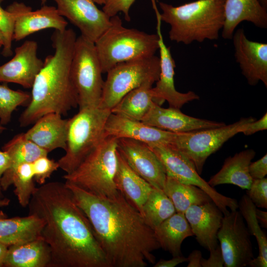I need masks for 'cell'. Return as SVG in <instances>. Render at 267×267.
I'll list each match as a JSON object with an SVG mask.
<instances>
[{
	"mask_svg": "<svg viewBox=\"0 0 267 267\" xmlns=\"http://www.w3.org/2000/svg\"><path fill=\"white\" fill-rule=\"evenodd\" d=\"M197 242L210 251L216 248L223 214L213 202L193 205L184 213Z\"/></svg>",
	"mask_w": 267,
	"mask_h": 267,
	"instance_id": "21",
	"label": "cell"
},
{
	"mask_svg": "<svg viewBox=\"0 0 267 267\" xmlns=\"http://www.w3.org/2000/svg\"><path fill=\"white\" fill-rule=\"evenodd\" d=\"M256 207L245 194L241 198L239 203V211L245 220L247 227L251 234L254 235L259 247V255L249 263L251 267H267V237L261 229L256 217Z\"/></svg>",
	"mask_w": 267,
	"mask_h": 267,
	"instance_id": "32",
	"label": "cell"
},
{
	"mask_svg": "<svg viewBox=\"0 0 267 267\" xmlns=\"http://www.w3.org/2000/svg\"><path fill=\"white\" fill-rule=\"evenodd\" d=\"M210 252L208 259L203 257L201 260V265L202 267H222L224 261L220 246L218 245L216 248Z\"/></svg>",
	"mask_w": 267,
	"mask_h": 267,
	"instance_id": "41",
	"label": "cell"
},
{
	"mask_svg": "<svg viewBox=\"0 0 267 267\" xmlns=\"http://www.w3.org/2000/svg\"><path fill=\"white\" fill-rule=\"evenodd\" d=\"M135 0H106L103 5L102 10L110 17L122 12L127 22L131 21L130 9Z\"/></svg>",
	"mask_w": 267,
	"mask_h": 267,
	"instance_id": "39",
	"label": "cell"
},
{
	"mask_svg": "<svg viewBox=\"0 0 267 267\" xmlns=\"http://www.w3.org/2000/svg\"><path fill=\"white\" fill-rule=\"evenodd\" d=\"M93 0L95 3H97L100 5H103L105 3L106 0Z\"/></svg>",
	"mask_w": 267,
	"mask_h": 267,
	"instance_id": "50",
	"label": "cell"
},
{
	"mask_svg": "<svg viewBox=\"0 0 267 267\" xmlns=\"http://www.w3.org/2000/svg\"><path fill=\"white\" fill-rule=\"evenodd\" d=\"M42 4H44L46 2L47 0H40Z\"/></svg>",
	"mask_w": 267,
	"mask_h": 267,
	"instance_id": "54",
	"label": "cell"
},
{
	"mask_svg": "<svg viewBox=\"0 0 267 267\" xmlns=\"http://www.w3.org/2000/svg\"><path fill=\"white\" fill-rule=\"evenodd\" d=\"M202 254L200 251L194 250L192 251L187 257V267H201V260Z\"/></svg>",
	"mask_w": 267,
	"mask_h": 267,
	"instance_id": "45",
	"label": "cell"
},
{
	"mask_svg": "<svg viewBox=\"0 0 267 267\" xmlns=\"http://www.w3.org/2000/svg\"><path fill=\"white\" fill-rule=\"evenodd\" d=\"M42 219L32 215L0 219V242L8 246L23 243L41 236Z\"/></svg>",
	"mask_w": 267,
	"mask_h": 267,
	"instance_id": "27",
	"label": "cell"
},
{
	"mask_svg": "<svg viewBox=\"0 0 267 267\" xmlns=\"http://www.w3.org/2000/svg\"><path fill=\"white\" fill-rule=\"evenodd\" d=\"M102 74L94 43L80 35L75 42L70 68L79 109L99 106L104 82Z\"/></svg>",
	"mask_w": 267,
	"mask_h": 267,
	"instance_id": "9",
	"label": "cell"
},
{
	"mask_svg": "<svg viewBox=\"0 0 267 267\" xmlns=\"http://www.w3.org/2000/svg\"><path fill=\"white\" fill-rule=\"evenodd\" d=\"M255 215L257 220L261 227L267 228V212L261 210L256 207Z\"/></svg>",
	"mask_w": 267,
	"mask_h": 267,
	"instance_id": "46",
	"label": "cell"
},
{
	"mask_svg": "<svg viewBox=\"0 0 267 267\" xmlns=\"http://www.w3.org/2000/svg\"><path fill=\"white\" fill-rule=\"evenodd\" d=\"M255 120L252 117L242 118L228 125L177 134L172 144L193 163L200 175L207 158L229 138L242 133L247 124Z\"/></svg>",
	"mask_w": 267,
	"mask_h": 267,
	"instance_id": "10",
	"label": "cell"
},
{
	"mask_svg": "<svg viewBox=\"0 0 267 267\" xmlns=\"http://www.w3.org/2000/svg\"><path fill=\"white\" fill-rule=\"evenodd\" d=\"M110 19V26L94 43L103 74L120 63L155 55L159 48L157 34L126 28L118 15Z\"/></svg>",
	"mask_w": 267,
	"mask_h": 267,
	"instance_id": "5",
	"label": "cell"
},
{
	"mask_svg": "<svg viewBox=\"0 0 267 267\" xmlns=\"http://www.w3.org/2000/svg\"><path fill=\"white\" fill-rule=\"evenodd\" d=\"M114 181L118 190L142 216L143 205L154 187L136 174L118 151V166Z\"/></svg>",
	"mask_w": 267,
	"mask_h": 267,
	"instance_id": "24",
	"label": "cell"
},
{
	"mask_svg": "<svg viewBox=\"0 0 267 267\" xmlns=\"http://www.w3.org/2000/svg\"><path fill=\"white\" fill-rule=\"evenodd\" d=\"M32 163L34 180L40 184H43L52 173L59 168L57 161L50 159L47 156H41Z\"/></svg>",
	"mask_w": 267,
	"mask_h": 267,
	"instance_id": "37",
	"label": "cell"
},
{
	"mask_svg": "<svg viewBox=\"0 0 267 267\" xmlns=\"http://www.w3.org/2000/svg\"><path fill=\"white\" fill-rule=\"evenodd\" d=\"M111 113L99 106L89 107L68 119L65 153L57 161L66 174L74 171L106 137L105 126Z\"/></svg>",
	"mask_w": 267,
	"mask_h": 267,
	"instance_id": "7",
	"label": "cell"
},
{
	"mask_svg": "<svg viewBox=\"0 0 267 267\" xmlns=\"http://www.w3.org/2000/svg\"><path fill=\"white\" fill-rule=\"evenodd\" d=\"M118 138L106 136L72 173L65 182L96 196L113 198L120 192L114 178L118 166Z\"/></svg>",
	"mask_w": 267,
	"mask_h": 267,
	"instance_id": "6",
	"label": "cell"
},
{
	"mask_svg": "<svg viewBox=\"0 0 267 267\" xmlns=\"http://www.w3.org/2000/svg\"><path fill=\"white\" fill-rule=\"evenodd\" d=\"M6 10L14 18L13 40L19 41L40 31L48 28L63 31L68 22L59 13L56 7L44 5L40 9L32 8L22 2L14 1Z\"/></svg>",
	"mask_w": 267,
	"mask_h": 267,
	"instance_id": "16",
	"label": "cell"
},
{
	"mask_svg": "<svg viewBox=\"0 0 267 267\" xmlns=\"http://www.w3.org/2000/svg\"><path fill=\"white\" fill-rule=\"evenodd\" d=\"M34 180L32 163H24L18 166L10 177L9 185H14V193L20 205L23 207L28 206L36 188Z\"/></svg>",
	"mask_w": 267,
	"mask_h": 267,
	"instance_id": "34",
	"label": "cell"
},
{
	"mask_svg": "<svg viewBox=\"0 0 267 267\" xmlns=\"http://www.w3.org/2000/svg\"><path fill=\"white\" fill-rule=\"evenodd\" d=\"M225 0H197L179 6L159 1L162 21L169 24V38L178 43L218 39L224 21Z\"/></svg>",
	"mask_w": 267,
	"mask_h": 267,
	"instance_id": "4",
	"label": "cell"
},
{
	"mask_svg": "<svg viewBox=\"0 0 267 267\" xmlns=\"http://www.w3.org/2000/svg\"><path fill=\"white\" fill-rule=\"evenodd\" d=\"M117 150L128 166L153 187L163 190L167 175L164 167L146 143L119 138Z\"/></svg>",
	"mask_w": 267,
	"mask_h": 267,
	"instance_id": "14",
	"label": "cell"
},
{
	"mask_svg": "<svg viewBox=\"0 0 267 267\" xmlns=\"http://www.w3.org/2000/svg\"><path fill=\"white\" fill-rule=\"evenodd\" d=\"M10 158V165L3 173L0 181L2 190L10 186L9 180L15 169L24 163H32L37 158L47 156L48 152L27 139L24 133L15 135L2 147Z\"/></svg>",
	"mask_w": 267,
	"mask_h": 267,
	"instance_id": "28",
	"label": "cell"
},
{
	"mask_svg": "<svg viewBox=\"0 0 267 267\" xmlns=\"http://www.w3.org/2000/svg\"><path fill=\"white\" fill-rule=\"evenodd\" d=\"M160 248L173 257L182 255L181 246L183 240L193 235L184 214L176 212L154 230Z\"/></svg>",
	"mask_w": 267,
	"mask_h": 267,
	"instance_id": "29",
	"label": "cell"
},
{
	"mask_svg": "<svg viewBox=\"0 0 267 267\" xmlns=\"http://www.w3.org/2000/svg\"><path fill=\"white\" fill-rule=\"evenodd\" d=\"M5 130H6V128L1 125H0V134H1Z\"/></svg>",
	"mask_w": 267,
	"mask_h": 267,
	"instance_id": "53",
	"label": "cell"
},
{
	"mask_svg": "<svg viewBox=\"0 0 267 267\" xmlns=\"http://www.w3.org/2000/svg\"><path fill=\"white\" fill-rule=\"evenodd\" d=\"M256 207L267 208V178L253 179L246 194Z\"/></svg>",
	"mask_w": 267,
	"mask_h": 267,
	"instance_id": "38",
	"label": "cell"
},
{
	"mask_svg": "<svg viewBox=\"0 0 267 267\" xmlns=\"http://www.w3.org/2000/svg\"><path fill=\"white\" fill-rule=\"evenodd\" d=\"M187 257L183 256H174L170 260L160 259L154 265V267H175L178 265L187 262Z\"/></svg>",
	"mask_w": 267,
	"mask_h": 267,
	"instance_id": "43",
	"label": "cell"
},
{
	"mask_svg": "<svg viewBox=\"0 0 267 267\" xmlns=\"http://www.w3.org/2000/svg\"><path fill=\"white\" fill-rule=\"evenodd\" d=\"M3 0H0V32L3 35L4 44L2 54L8 57L12 54V42L14 26V18L12 13L4 9L1 5Z\"/></svg>",
	"mask_w": 267,
	"mask_h": 267,
	"instance_id": "36",
	"label": "cell"
},
{
	"mask_svg": "<svg viewBox=\"0 0 267 267\" xmlns=\"http://www.w3.org/2000/svg\"><path fill=\"white\" fill-rule=\"evenodd\" d=\"M51 251L41 237L8 248L4 261L5 267H48Z\"/></svg>",
	"mask_w": 267,
	"mask_h": 267,
	"instance_id": "26",
	"label": "cell"
},
{
	"mask_svg": "<svg viewBox=\"0 0 267 267\" xmlns=\"http://www.w3.org/2000/svg\"><path fill=\"white\" fill-rule=\"evenodd\" d=\"M10 165V158L4 151L0 150V198H4L2 189L0 184L1 177Z\"/></svg>",
	"mask_w": 267,
	"mask_h": 267,
	"instance_id": "44",
	"label": "cell"
},
{
	"mask_svg": "<svg viewBox=\"0 0 267 267\" xmlns=\"http://www.w3.org/2000/svg\"><path fill=\"white\" fill-rule=\"evenodd\" d=\"M155 11L157 25L156 34L158 37L160 53V74L156 86L152 88L154 101L161 105L165 101L168 102L169 107L180 109L182 106L193 100L198 99L199 96L192 91L186 93L178 91L174 83L176 64L173 59L170 46L164 43L161 31L162 21L155 0H151Z\"/></svg>",
	"mask_w": 267,
	"mask_h": 267,
	"instance_id": "13",
	"label": "cell"
},
{
	"mask_svg": "<svg viewBox=\"0 0 267 267\" xmlns=\"http://www.w3.org/2000/svg\"><path fill=\"white\" fill-rule=\"evenodd\" d=\"M104 82L99 107L110 110L133 89L156 82L159 77V58L153 55L120 63L112 68Z\"/></svg>",
	"mask_w": 267,
	"mask_h": 267,
	"instance_id": "8",
	"label": "cell"
},
{
	"mask_svg": "<svg viewBox=\"0 0 267 267\" xmlns=\"http://www.w3.org/2000/svg\"><path fill=\"white\" fill-rule=\"evenodd\" d=\"M260 3L264 6L265 8H267V0H259Z\"/></svg>",
	"mask_w": 267,
	"mask_h": 267,
	"instance_id": "51",
	"label": "cell"
},
{
	"mask_svg": "<svg viewBox=\"0 0 267 267\" xmlns=\"http://www.w3.org/2000/svg\"><path fill=\"white\" fill-rule=\"evenodd\" d=\"M7 250L8 246L0 242V267H3Z\"/></svg>",
	"mask_w": 267,
	"mask_h": 267,
	"instance_id": "47",
	"label": "cell"
},
{
	"mask_svg": "<svg viewBox=\"0 0 267 267\" xmlns=\"http://www.w3.org/2000/svg\"><path fill=\"white\" fill-rule=\"evenodd\" d=\"M153 85L145 83L127 93L111 109V113L141 121L155 102L152 92Z\"/></svg>",
	"mask_w": 267,
	"mask_h": 267,
	"instance_id": "30",
	"label": "cell"
},
{
	"mask_svg": "<svg viewBox=\"0 0 267 267\" xmlns=\"http://www.w3.org/2000/svg\"><path fill=\"white\" fill-rule=\"evenodd\" d=\"M267 9L259 0H225L222 37L231 40L237 26L244 21L251 22L257 27L266 28Z\"/></svg>",
	"mask_w": 267,
	"mask_h": 267,
	"instance_id": "23",
	"label": "cell"
},
{
	"mask_svg": "<svg viewBox=\"0 0 267 267\" xmlns=\"http://www.w3.org/2000/svg\"><path fill=\"white\" fill-rule=\"evenodd\" d=\"M68 119L55 113L39 119L26 133V137L48 153L57 148L65 150Z\"/></svg>",
	"mask_w": 267,
	"mask_h": 267,
	"instance_id": "22",
	"label": "cell"
},
{
	"mask_svg": "<svg viewBox=\"0 0 267 267\" xmlns=\"http://www.w3.org/2000/svg\"><path fill=\"white\" fill-rule=\"evenodd\" d=\"M76 39L72 29L53 33L51 40L54 53L45 57L35 79L30 100L19 119L20 127L33 124L48 113L65 115L78 106V95L70 75Z\"/></svg>",
	"mask_w": 267,
	"mask_h": 267,
	"instance_id": "3",
	"label": "cell"
},
{
	"mask_svg": "<svg viewBox=\"0 0 267 267\" xmlns=\"http://www.w3.org/2000/svg\"><path fill=\"white\" fill-rule=\"evenodd\" d=\"M38 44L26 41L15 49V55L0 66V82L12 83L26 89L32 88L35 79L44 65L37 56Z\"/></svg>",
	"mask_w": 267,
	"mask_h": 267,
	"instance_id": "18",
	"label": "cell"
},
{
	"mask_svg": "<svg viewBox=\"0 0 267 267\" xmlns=\"http://www.w3.org/2000/svg\"><path fill=\"white\" fill-rule=\"evenodd\" d=\"M10 202V199L6 197L0 198V208L8 206Z\"/></svg>",
	"mask_w": 267,
	"mask_h": 267,
	"instance_id": "48",
	"label": "cell"
},
{
	"mask_svg": "<svg viewBox=\"0 0 267 267\" xmlns=\"http://www.w3.org/2000/svg\"><path fill=\"white\" fill-rule=\"evenodd\" d=\"M145 124L176 134L197 131L225 125L223 122L209 121L188 116L179 109L162 107L154 103L141 121Z\"/></svg>",
	"mask_w": 267,
	"mask_h": 267,
	"instance_id": "20",
	"label": "cell"
},
{
	"mask_svg": "<svg viewBox=\"0 0 267 267\" xmlns=\"http://www.w3.org/2000/svg\"><path fill=\"white\" fill-rule=\"evenodd\" d=\"M105 136L128 138L142 141L149 146L172 144L177 134L148 125L141 121L111 113L105 126Z\"/></svg>",
	"mask_w": 267,
	"mask_h": 267,
	"instance_id": "19",
	"label": "cell"
},
{
	"mask_svg": "<svg viewBox=\"0 0 267 267\" xmlns=\"http://www.w3.org/2000/svg\"><path fill=\"white\" fill-rule=\"evenodd\" d=\"M29 215L42 220L41 237L50 247L48 267H110L88 218L65 183L36 187Z\"/></svg>",
	"mask_w": 267,
	"mask_h": 267,
	"instance_id": "1",
	"label": "cell"
},
{
	"mask_svg": "<svg viewBox=\"0 0 267 267\" xmlns=\"http://www.w3.org/2000/svg\"><path fill=\"white\" fill-rule=\"evenodd\" d=\"M7 218V215L2 211H0V219Z\"/></svg>",
	"mask_w": 267,
	"mask_h": 267,
	"instance_id": "52",
	"label": "cell"
},
{
	"mask_svg": "<svg viewBox=\"0 0 267 267\" xmlns=\"http://www.w3.org/2000/svg\"><path fill=\"white\" fill-rule=\"evenodd\" d=\"M60 14L80 31L81 36L95 43L110 26V17L93 0H53Z\"/></svg>",
	"mask_w": 267,
	"mask_h": 267,
	"instance_id": "15",
	"label": "cell"
},
{
	"mask_svg": "<svg viewBox=\"0 0 267 267\" xmlns=\"http://www.w3.org/2000/svg\"><path fill=\"white\" fill-rule=\"evenodd\" d=\"M4 44V39L2 34L0 32V48L3 47Z\"/></svg>",
	"mask_w": 267,
	"mask_h": 267,
	"instance_id": "49",
	"label": "cell"
},
{
	"mask_svg": "<svg viewBox=\"0 0 267 267\" xmlns=\"http://www.w3.org/2000/svg\"><path fill=\"white\" fill-rule=\"evenodd\" d=\"M256 155L252 149H246L227 157L221 170L208 181L212 187L223 184H231L248 190L252 182L249 167Z\"/></svg>",
	"mask_w": 267,
	"mask_h": 267,
	"instance_id": "25",
	"label": "cell"
},
{
	"mask_svg": "<svg viewBox=\"0 0 267 267\" xmlns=\"http://www.w3.org/2000/svg\"><path fill=\"white\" fill-rule=\"evenodd\" d=\"M163 164L167 176L179 181L196 186L204 190L223 215L238 209V202L218 192L198 173L193 163L172 144H159L150 146Z\"/></svg>",
	"mask_w": 267,
	"mask_h": 267,
	"instance_id": "11",
	"label": "cell"
},
{
	"mask_svg": "<svg viewBox=\"0 0 267 267\" xmlns=\"http://www.w3.org/2000/svg\"><path fill=\"white\" fill-rule=\"evenodd\" d=\"M31 94L20 90H13L5 84H0V125L8 124L12 113L21 105L29 103Z\"/></svg>",
	"mask_w": 267,
	"mask_h": 267,
	"instance_id": "35",
	"label": "cell"
},
{
	"mask_svg": "<svg viewBox=\"0 0 267 267\" xmlns=\"http://www.w3.org/2000/svg\"><path fill=\"white\" fill-rule=\"evenodd\" d=\"M163 191L178 213L184 214L192 206L213 201L209 195L200 188L182 183L168 176L166 177Z\"/></svg>",
	"mask_w": 267,
	"mask_h": 267,
	"instance_id": "31",
	"label": "cell"
},
{
	"mask_svg": "<svg viewBox=\"0 0 267 267\" xmlns=\"http://www.w3.org/2000/svg\"><path fill=\"white\" fill-rule=\"evenodd\" d=\"M234 56L251 86L262 81L267 87V44L249 40L242 28L234 32Z\"/></svg>",
	"mask_w": 267,
	"mask_h": 267,
	"instance_id": "17",
	"label": "cell"
},
{
	"mask_svg": "<svg viewBox=\"0 0 267 267\" xmlns=\"http://www.w3.org/2000/svg\"><path fill=\"white\" fill-rule=\"evenodd\" d=\"M249 174L252 179H262L267 175V154L258 160L251 162L249 167Z\"/></svg>",
	"mask_w": 267,
	"mask_h": 267,
	"instance_id": "40",
	"label": "cell"
},
{
	"mask_svg": "<svg viewBox=\"0 0 267 267\" xmlns=\"http://www.w3.org/2000/svg\"><path fill=\"white\" fill-rule=\"evenodd\" d=\"M176 212L163 190L153 187L143 205L142 216L153 230Z\"/></svg>",
	"mask_w": 267,
	"mask_h": 267,
	"instance_id": "33",
	"label": "cell"
},
{
	"mask_svg": "<svg viewBox=\"0 0 267 267\" xmlns=\"http://www.w3.org/2000/svg\"><path fill=\"white\" fill-rule=\"evenodd\" d=\"M267 129V114L266 113L264 116L258 121L251 122L246 125L242 131L245 135H249L256 132L266 130Z\"/></svg>",
	"mask_w": 267,
	"mask_h": 267,
	"instance_id": "42",
	"label": "cell"
},
{
	"mask_svg": "<svg viewBox=\"0 0 267 267\" xmlns=\"http://www.w3.org/2000/svg\"><path fill=\"white\" fill-rule=\"evenodd\" d=\"M225 267H244L254 258L251 234L237 210L223 215L217 234Z\"/></svg>",
	"mask_w": 267,
	"mask_h": 267,
	"instance_id": "12",
	"label": "cell"
},
{
	"mask_svg": "<svg viewBox=\"0 0 267 267\" xmlns=\"http://www.w3.org/2000/svg\"><path fill=\"white\" fill-rule=\"evenodd\" d=\"M93 229L110 267H145L154 264L152 252L160 248L154 230L120 194L95 195L65 182Z\"/></svg>",
	"mask_w": 267,
	"mask_h": 267,
	"instance_id": "2",
	"label": "cell"
}]
</instances>
